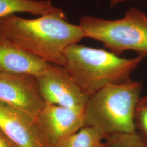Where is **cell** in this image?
I'll return each instance as SVG.
<instances>
[{
  "instance_id": "obj_6",
  "label": "cell",
  "mask_w": 147,
  "mask_h": 147,
  "mask_svg": "<svg viewBox=\"0 0 147 147\" xmlns=\"http://www.w3.org/2000/svg\"><path fill=\"white\" fill-rule=\"evenodd\" d=\"M84 107L72 108L45 102L35 124L44 147H54L59 141L84 127Z\"/></svg>"
},
{
  "instance_id": "obj_7",
  "label": "cell",
  "mask_w": 147,
  "mask_h": 147,
  "mask_svg": "<svg viewBox=\"0 0 147 147\" xmlns=\"http://www.w3.org/2000/svg\"><path fill=\"white\" fill-rule=\"evenodd\" d=\"M0 102L31 117L34 121L45 104L36 76L0 72Z\"/></svg>"
},
{
  "instance_id": "obj_16",
  "label": "cell",
  "mask_w": 147,
  "mask_h": 147,
  "mask_svg": "<svg viewBox=\"0 0 147 147\" xmlns=\"http://www.w3.org/2000/svg\"><path fill=\"white\" fill-rule=\"evenodd\" d=\"M99 147H107L106 146V144H105V143H104L101 146H100Z\"/></svg>"
},
{
  "instance_id": "obj_11",
  "label": "cell",
  "mask_w": 147,
  "mask_h": 147,
  "mask_svg": "<svg viewBox=\"0 0 147 147\" xmlns=\"http://www.w3.org/2000/svg\"><path fill=\"white\" fill-rule=\"evenodd\" d=\"M105 134L98 129L86 126L62 139L54 147H99L104 142Z\"/></svg>"
},
{
  "instance_id": "obj_15",
  "label": "cell",
  "mask_w": 147,
  "mask_h": 147,
  "mask_svg": "<svg viewBox=\"0 0 147 147\" xmlns=\"http://www.w3.org/2000/svg\"><path fill=\"white\" fill-rule=\"evenodd\" d=\"M125 1H128V0H110V4L111 7H114L117 4Z\"/></svg>"
},
{
  "instance_id": "obj_2",
  "label": "cell",
  "mask_w": 147,
  "mask_h": 147,
  "mask_svg": "<svg viewBox=\"0 0 147 147\" xmlns=\"http://www.w3.org/2000/svg\"><path fill=\"white\" fill-rule=\"evenodd\" d=\"M64 67L89 95L107 85L130 79L132 72L144 57L125 58L104 49L74 44L64 52Z\"/></svg>"
},
{
  "instance_id": "obj_14",
  "label": "cell",
  "mask_w": 147,
  "mask_h": 147,
  "mask_svg": "<svg viewBox=\"0 0 147 147\" xmlns=\"http://www.w3.org/2000/svg\"><path fill=\"white\" fill-rule=\"evenodd\" d=\"M0 147H19L0 129Z\"/></svg>"
},
{
  "instance_id": "obj_1",
  "label": "cell",
  "mask_w": 147,
  "mask_h": 147,
  "mask_svg": "<svg viewBox=\"0 0 147 147\" xmlns=\"http://www.w3.org/2000/svg\"><path fill=\"white\" fill-rule=\"evenodd\" d=\"M66 19L65 13L33 19L12 14L0 19V33L28 53L64 67L66 49L85 38L81 27Z\"/></svg>"
},
{
  "instance_id": "obj_3",
  "label": "cell",
  "mask_w": 147,
  "mask_h": 147,
  "mask_svg": "<svg viewBox=\"0 0 147 147\" xmlns=\"http://www.w3.org/2000/svg\"><path fill=\"white\" fill-rule=\"evenodd\" d=\"M140 82L107 85L89 96L84 109V127H94L106 136L136 131L134 113L142 91Z\"/></svg>"
},
{
  "instance_id": "obj_8",
  "label": "cell",
  "mask_w": 147,
  "mask_h": 147,
  "mask_svg": "<svg viewBox=\"0 0 147 147\" xmlns=\"http://www.w3.org/2000/svg\"><path fill=\"white\" fill-rule=\"evenodd\" d=\"M0 129L19 147H44L34 120L26 113L1 102Z\"/></svg>"
},
{
  "instance_id": "obj_4",
  "label": "cell",
  "mask_w": 147,
  "mask_h": 147,
  "mask_svg": "<svg viewBox=\"0 0 147 147\" xmlns=\"http://www.w3.org/2000/svg\"><path fill=\"white\" fill-rule=\"evenodd\" d=\"M79 25L84 37L102 42L117 55L132 50L144 58L147 56V16L137 8H129L123 18L115 20L84 16Z\"/></svg>"
},
{
  "instance_id": "obj_13",
  "label": "cell",
  "mask_w": 147,
  "mask_h": 147,
  "mask_svg": "<svg viewBox=\"0 0 147 147\" xmlns=\"http://www.w3.org/2000/svg\"><path fill=\"white\" fill-rule=\"evenodd\" d=\"M134 124L138 132L147 143V95L141 96L134 113Z\"/></svg>"
},
{
  "instance_id": "obj_12",
  "label": "cell",
  "mask_w": 147,
  "mask_h": 147,
  "mask_svg": "<svg viewBox=\"0 0 147 147\" xmlns=\"http://www.w3.org/2000/svg\"><path fill=\"white\" fill-rule=\"evenodd\" d=\"M107 147H147V143L137 131L108 135L105 139Z\"/></svg>"
},
{
  "instance_id": "obj_10",
  "label": "cell",
  "mask_w": 147,
  "mask_h": 147,
  "mask_svg": "<svg viewBox=\"0 0 147 147\" xmlns=\"http://www.w3.org/2000/svg\"><path fill=\"white\" fill-rule=\"evenodd\" d=\"M18 13L39 16L65 13L51 0H0V19Z\"/></svg>"
},
{
  "instance_id": "obj_5",
  "label": "cell",
  "mask_w": 147,
  "mask_h": 147,
  "mask_svg": "<svg viewBox=\"0 0 147 147\" xmlns=\"http://www.w3.org/2000/svg\"><path fill=\"white\" fill-rule=\"evenodd\" d=\"M36 77L45 102L72 108L84 107L87 104L89 95L64 67L50 63Z\"/></svg>"
},
{
  "instance_id": "obj_9",
  "label": "cell",
  "mask_w": 147,
  "mask_h": 147,
  "mask_svg": "<svg viewBox=\"0 0 147 147\" xmlns=\"http://www.w3.org/2000/svg\"><path fill=\"white\" fill-rule=\"evenodd\" d=\"M50 63L21 49L0 33V72L37 76Z\"/></svg>"
}]
</instances>
